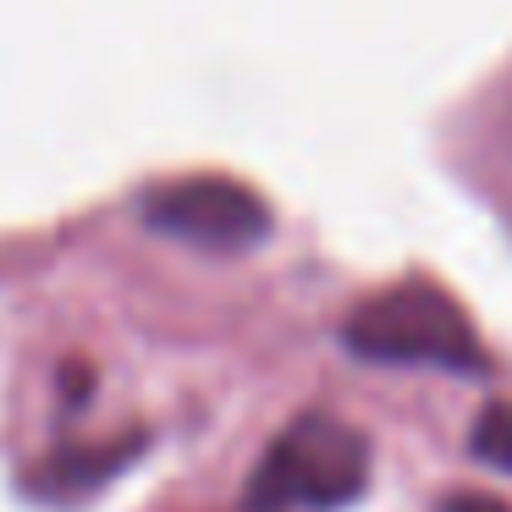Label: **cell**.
Instances as JSON below:
<instances>
[{
	"mask_svg": "<svg viewBox=\"0 0 512 512\" xmlns=\"http://www.w3.org/2000/svg\"><path fill=\"white\" fill-rule=\"evenodd\" d=\"M441 512H512V507L485 496V490H452V496H441Z\"/></svg>",
	"mask_w": 512,
	"mask_h": 512,
	"instance_id": "obj_6",
	"label": "cell"
},
{
	"mask_svg": "<svg viewBox=\"0 0 512 512\" xmlns=\"http://www.w3.org/2000/svg\"><path fill=\"white\" fill-rule=\"evenodd\" d=\"M342 342L364 364H424L446 375H485L490 353L463 303L435 281H397L342 320Z\"/></svg>",
	"mask_w": 512,
	"mask_h": 512,
	"instance_id": "obj_1",
	"label": "cell"
},
{
	"mask_svg": "<svg viewBox=\"0 0 512 512\" xmlns=\"http://www.w3.org/2000/svg\"><path fill=\"white\" fill-rule=\"evenodd\" d=\"M369 490V435L331 413H303L270 441L243 490L248 512H336Z\"/></svg>",
	"mask_w": 512,
	"mask_h": 512,
	"instance_id": "obj_2",
	"label": "cell"
},
{
	"mask_svg": "<svg viewBox=\"0 0 512 512\" xmlns=\"http://www.w3.org/2000/svg\"><path fill=\"white\" fill-rule=\"evenodd\" d=\"M468 446H474L479 463L512 474V397L479 408V424H474V435H468Z\"/></svg>",
	"mask_w": 512,
	"mask_h": 512,
	"instance_id": "obj_5",
	"label": "cell"
},
{
	"mask_svg": "<svg viewBox=\"0 0 512 512\" xmlns=\"http://www.w3.org/2000/svg\"><path fill=\"white\" fill-rule=\"evenodd\" d=\"M144 221L177 243L210 254H243L270 237V210L254 188L232 177H177L144 193Z\"/></svg>",
	"mask_w": 512,
	"mask_h": 512,
	"instance_id": "obj_3",
	"label": "cell"
},
{
	"mask_svg": "<svg viewBox=\"0 0 512 512\" xmlns=\"http://www.w3.org/2000/svg\"><path fill=\"white\" fill-rule=\"evenodd\" d=\"M133 446H144V441L127 435V441H116V446H67V452H56L45 463V490L50 496H83V490L100 485L105 474H116V468L133 457Z\"/></svg>",
	"mask_w": 512,
	"mask_h": 512,
	"instance_id": "obj_4",
	"label": "cell"
}]
</instances>
